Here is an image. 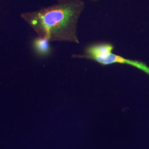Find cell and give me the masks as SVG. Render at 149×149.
Returning a JSON list of instances; mask_svg holds the SVG:
<instances>
[{
    "mask_svg": "<svg viewBox=\"0 0 149 149\" xmlns=\"http://www.w3.org/2000/svg\"><path fill=\"white\" fill-rule=\"evenodd\" d=\"M114 46L111 43H98L92 44L85 50V53L81 55H74V58H80L91 60L92 58L104 54L112 52Z\"/></svg>",
    "mask_w": 149,
    "mask_h": 149,
    "instance_id": "7a4b0ae2",
    "label": "cell"
},
{
    "mask_svg": "<svg viewBox=\"0 0 149 149\" xmlns=\"http://www.w3.org/2000/svg\"><path fill=\"white\" fill-rule=\"evenodd\" d=\"M84 6L80 0H63L58 4L38 11L22 13L21 17L38 37L50 42L79 44L77 26Z\"/></svg>",
    "mask_w": 149,
    "mask_h": 149,
    "instance_id": "6da1fadb",
    "label": "cell"
},
{
    "mask_svg": "<svg viewBox=\"0 0 149 149\" xmlns=\"http://www.w3.org/2000/svg\"><path fill=\"white\" fill-rule=\"evenodd\" d=\"M50 43L48 39L38 36L32 41V48L38 56L44 58L49 56L52 52Z\"/></svg>",
    "mask_w": 149,
    "mask_h": 149,
    "instance_id": "3957f363",
    "label": "cell"
}]
</instances>
